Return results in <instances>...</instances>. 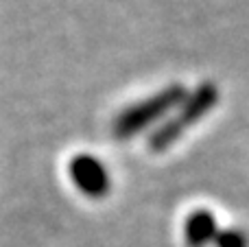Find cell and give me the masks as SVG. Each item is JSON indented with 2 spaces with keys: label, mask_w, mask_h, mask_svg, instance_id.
<instances>
[{
  "label": "cell",
  "mask_w": 249,
  "mask_h": 247,
  "mask_svg": "<svg viewBox=\"0 0 249 247\" xmlns=\"http://www.w3.org/2000/svg\"><path fill=\"white\" fill-rule=\"evenodd\" d=\"M219 103V88L212 81H203L199 88H195L177 107V112L171 118L162 123L153 134L146 140V147L153 153H162L166 149H171L190 127H195L203 116L214 109V105Z\"/></svg>",
  "instance_id": "obj_1"
},
{
  "label": "cell",
  "mask_w": 249,
  "mask_h": 247,
  "mask_svg": "<svg viewBox=\"0 0 249 247\" xmlns=\"http://www.w3.org/2000/svg\"><path fill=\"white\" fill-rule=\"evenodd\" d=\"M186 96H188L186 88L179 86V83H173V86H166L164 90H160L158 94H151L149 99L140 101V103L129 105L114 121V138L129 140L133 136H138L140 131L149 129L151 125L162 121L171 109L179 107Z\"/></svg>",
  "instance_id": "obj_2"
},
{
  "label": "cell",
  "mask_w": 249,
  "mask_h": 247,
  "mask_svg": "<svg viewBox=\"0 0 249 247\" xmlns=\"http://www.w3.org/2000/svg\"><path fill=\"white\" fill-rule=\"evenodd\" d=\"M68 173L81 195L90 197V199H103L109 195L112 179L99 158L90 156V153H79L70 160Z\"/></svg>",
  "instance_id": "obj_3"
},
{
  "label": "cell",
  "mask_w": 249,
  "mask_h": 247,
  "mask_svg": "<svg viewBox=\"0 0 249 247\" xmlns=\"http://www.w3.org/2000/svg\"><path fill=\"white\" fill-rule=\"evenodd\" d=\"M216 234V219L208 210H195L193 214H188L184 223V239L188 247H203L208 243H214Z\"/></svg>",
  "instance_id": "obj_4"
},
{
  "label": "cell",
  "mask_w": 249,
  "mask_h": 247,
  "mask_svg": "<svg viewBox=\"0 0 249 247\" xmlns=\"http://www.w3.org/2000/svg\"><path fill=\"white\" fill-rule=\"evenodd\" d=\"M216 247H249V239L241 230H223L214 239Z\"/></svg>",
  "instance_id": "obj_5"
}]
</instances>
